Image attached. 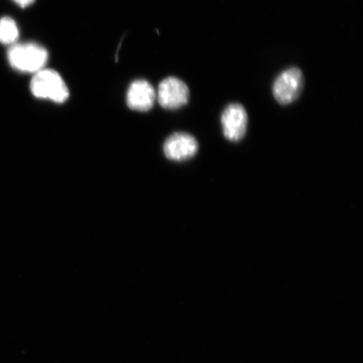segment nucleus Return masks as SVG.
I'll list each match as a JSON object with an SVG mask.
<instances>
[{"instance_id": "f257e3e1", "label": "nucleus", "mask_w": 363, "mask_h": 363, "mask_svg": "<svg viewBox=\"0 0 363 363\" xmlns=\"http://www.w3.org/2000/svg\"><path fill=\"white\" fill-rule=\"evenodd\" d=\"M31 93L35 97L63 103L69 97V91L60 74L52 69L35 72L30 82Z\"/></svg>"}, {"instance_id": "f03ea898", "label": "nucleus", "mask_w": 363, "mask_h": 363, "mask_svg": "<svg viewBox=\"0 0 363 363\" xmlns=\"http://www.w3.org/2000/svg\"><path fill=\"white\" fill-rule=\"evenodd\" d=\"M8 59L15 69L22 72H38L43 69L48 53L36 43L17 44L9 50Z\"/></svg>"}, {"instance_id": "7ed1b4c3", "label": "nucleus", "mask_w": 363, "mask_h": 363, "mask_svg": "<svg viewBox=\"0 0 363 363\" xmlns=\"http://www.w3.org/2000/svg\"><path fill=\"white\" fill-rule=\"evenodd\" d=\"M303 87V77L298 67L286 69L276 79L272 94L277 101L283 106L296 101Z\"/></svg>"}, {"instance_id": "20e7f679", "label": "nucleus", "mask_w": 363, "mask_h": 363, "mask_svg": "<svg viewBox=\"0 0 363 363\" xmlns=\"http://www.w3.org/2000/svg\"><path fill=\"white\" fill-rule=\"evenodd\" d=\"M157 98L163 108L177 110L188 104L189 89L184 82L170 77L159 84Z\"/></svg>"}, {"instance_id": "39448f33", "label": "nucleus", "mask_w": 363, "mask_h": 363, "mask_svg": "<svg viewBox=\"0 0 363 363\" xmlns=\"http://www.w3.org/2000/svg\"><path fill=\"white\" fill-rule=\"evenodd\" d=\"M247 113L242 104L233 103L227 106L221 115L223 134L227 140L237 143L247 133Z\"/></svg>"}, {"instance_id": "423d86ee", "label": "nucleus", "mask_w": 363, "mask_h": 363, "mask_svg": "<svg viewBox=\"0 0 363 363\" xmlns=\"http://www.w3.org/2000/svg\"><path fill=\"white\" fill-rule=\"evenodd\" d=\"M199 144L193 135L177 133L166 140L163 152L165 156L172 161H186L197 153Z\"/></svg>"}, {"instance_id": "0eeeda50", "label": "nucleus", "mask_w": 363, "mask_h": 363, "mask_svg": "<svg viewBox=\"0 0 363 363\" xmlns=\"http://www.w3.org/2000/svg\"><path fill=\"white\" fill-rule=\"evenodd\" d=\"M157 99L156 91L145 80L135 81L127 93V104L135 111L146 112L154 106Z\"/></svg>"}, {"instance_id": "6e6552de", "label": "nucleus", "mask_w": 363, "mask_h": 363, "mask_svg": "<svg viewBox=\"0 0 363 363\" xmlns=\"http://www.w3.org/2000/svg\"><path fill=\"white\" fill-rule=\"evenodd\" d=\"M19 38V29L15 21L10 17L0 19V43L4 45L15 43Z\"/></svg>"}, {"instance_id": "1a4fd4ad", "label": "nucleus", "mask_w": 363, "mask_h": 363, "mask_svg": "<svg viewBox=\"0 0 363 363\" xmlns=\"http://www.w3.org/2000/svg\"><path fill=\"white\" fill-rule=\"evenodd\" d=\"M18 6L21 8H26L35 2V0H13Z\"/></svg>"}]
</instances>
